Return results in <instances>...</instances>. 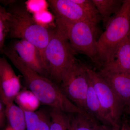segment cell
Listing matches in <instances>:
<instances>
[{"label":"cell","mask_w":130,"mask_h":130,"mask_svg":"<svg viewBox=\"0 0 130 130\" xmlns=\"http://www.w3.org/2000/svg\"><path fill=\"white\" fill-rule=\"evenodd\" d=\"M9 16V13L7 10L0 13V53L1 54L5 46V40L7 38V20Z\"/></svg>","instance_id":"21"},{"label":"cell","mask_w":130,"mask_h":130,"mask_svg":"<svg viewBox=\"0 0 130 130\" xmlns=\"http://www.w3.org/2000/svg\"><path fill=\"white\" fill-rule=\"evenodd\" d=\"M1 53L4 54L20 72L27 88L41 103L67 114L88 115L73 103L57 84L36 72L24 63L9 45L5 46Z\"/></svg>","instance_id":"1"},{"label":"cell","mask_w":130,"mask_h":130,"mask_svg":"<svg viewBox=\"0 0 130 130\" xmlns=\"http://www.w3.org/2000/svg\"><path fill=\"white\" fill-rule=\"evenodd\" d=\"M5 130H14L12 128H11L10 126H8L7 128L5 129Z\"/></svg>","instance_id":"28"},{"label":"cell","mask_w":130,"mask_h":130,"mask_svg":"<svg viewBox=\"0 0 130 130\" xmlns=\"http://www.w3.org/2000/svg\"><path fill=\"white\" fill-rule=\"evenodd\" d=\"M8 5L7 38L30 42L39 50L44 60V50L53 30L37 23L23 3L10 2Z\"/></svg>","instance_id":"2"},{"label":"cell","mask_w":130,"mask_h":130,"mask_svg":"<svg viewBox=\"0 0 130 130\" xmlns=\"http://www.w3.org/2000/svg\"><path fill=\"white\" fill-rule=\"evenodd\" d=\"M119 130H130V124L128 121L125 120L122 122Z\"/></svg>","instance_id":"25"},{"label":"cell","mask_w":130,"mask_h":130,"mask_svg":"<svg viewBox=\"0 0 130 130\" xmlns=\"http://www.w3.org/2000/svg\"><path fill=\"white\" fill-rule=\"evenodd\" d=\"M97 8L103 25L106 27L112 17L119 11L123 1L92 0Z\"/></svg>","instance_id":"15"},{"label":"cell","mask_w":130,"mask_h":130,"mask_svg":"<svg viewBox=\"0 0 130 130\" xmlns=\"http://www.w3.org/2000/svg\"><path fill=\"white\" fill-rule=\"evenodd\" d=\"M72 130V127H71V130Z\"/></svg>","instance_id":"29"},{"label":"cell","mask_w":130,"mask_h":130,"mask_svg":"<svg viewBox=\"0 0 130 130\" xmlns=\"http://www.w3.org/2000/svg\"><path fill=\"white\" fill-rule=\"evenodd\" d=\"M89 80L88 75L84 65L77 61L63 74L59 85L67 97L86 113V100Z\"/></svg>","instance_id":"7"},{"label":"cell","mask_w":130,"mask_h":130,"mask_svg":"<svg viewBox=\"0 0 130 130\" xmlns=\"http://www.w3.org/2000/svg\"><path fill=\"white\" fill-rule=\"evenodd\" d=\"M14 101L25 111L35 112L40 106V101L29 90H20L16 95Z\"/></svg>","instance_id":"16"},{"label":"cell","mask_w":130,"mask_h":130,"mask_svg":"<svg viewBox=\"0 0 130 130\" xmlns=\"http://www.w3.org/2000/svg\"><path fill=\"white\" fill-rule=\"evenodd\" d=\"M120 128H115L111 126L105 125H99L97 130H119Z\"/></svg>","instance_id":"24"},{"label":"cell","mask_w":130,"mask_h":130,"mask_svg":"<svg viewBox=\"0 0 130 130\" xmlns=\"http://www.w3.org/2000/svg\"><path fill=\"white\" fill-rule=\"evenodd\" d=\"M40 114V130H50L51 118L49 114L43 110L39 111Z\"/></svg>","instance_id":"22"},{"label":"cell","mask_w":130,"mask_h":130,"mask_svg":"<svg viewBox=\"0 0 130 130\" xmlns=\"http://www.w3.org/2000/svg\"><path fill=\"white\" fill-rule=\"evenodd\" d=\"M98 40L97 64L101 69L112 59L117 48L130 33V0L123 1Z\"/></svg>","instance_id":"3"},{"label":"cell","mask_w":130,"mask_h":130,"mask_svg":"<svg viewBox=\"0 0 130 130\" xmlns=\"http://www.w3.org/2000/svg\"><path fill=\"white\" fill-rule=\"evenodd\" d=\"M98 73L126 105L130 98V73L110 72L103 69Z\"/></svg>","instance_id":"11"},{"label":"cell","mask_w":130,"mask_h":130,"mask_svg":"<svg viewBox=\"0 0 130 130\" xmlns=\"http://www.w3.org/2000/svg\"><path fill=\"white\" fill-rule=\"evenodd\" d=\"M5 11H6V9L0 5V13Z\"/></svg>","instance_id":"27"},{"label":"cell","mask_w":130,"mask_h":130,"mask_svg":"<svg viewBox=\"0 0 130 130\" xmlns=\"http://www.w3.org/2000/svg\"><path fill=\"white\" fill-rule=\"evenodd\" d=\"M72 118V130H97L100 124L98 121L88 115L75 114Z\"/></svg>","instance_id":"18"},{"label":"cell","mask_w":130,"mask_h":130,"mask_svg":"<svg viewBox=\"0 0 130 130\" xmlns=\"http://www.w3.org/2000/svg\"><path fill=\"white\" fill-rule=\"evenodd\" d=\"M76 53L60 30L57 28L53 30L44 50V60L48 77L59 86L63 74L76 62Z\"/></svg>","instance_id":"4"},{"label":"cell","mask_w":130,"mask_h":130,"mask_svg":"<svg viewBox=\"0 0 130 130\" xmlns=\"http://www.w3.org/2000/svg\"><path fill=\"white\" fill-rule=\"evenodd\" d=\"M0 53V101L5 106L14 102L16 95L20 91L19 78L12 66Z\"/></svg>","instance_id":"8"},{"label":"cell","mask_w":130,"mask_h":130,"mask_svg":"<svg viewBox=\"0 0 130 130\" xmlns=\"http://www.w3.org/2000/svg\"><path fill=\"white\" fill-rule=\"evenodd\" d=\"M102 69L112 72L130 73V33L119 45L112 60Z\"/></svg>","instance_id":"12"},{"label":"cell","mask_w":130,"mask_h":130,"mask_svg":"<svg viewBox=\"0 0 130 130\" xmlns=\"http://www.w3.org/2000/svg\"><path fill=\"white\" fill-rule=\"evenodd\" d=\"M56 28L66 38L76 53L84 54L97 64L98 25L84 21L56 18Z\"/></svg>","instance_id":"5"},{"label":"cell","mask_w":130,"mask_h":130,"mask_svg":"<svg viewBox=\"0 0 130 130\" xmlns=\"http://www.w3.org/2000/svg\"><path fill=\"white\" fill-rule=\"evenodd\" d=\"M48 3L56 18L71 21H86L98 25L73 0H50Z\"/></svg>","instance_id":"10"},{"label":"cell","mask_w":130,"mask_h":130,"mask_svg":"<svg viewBox=\"0 0 130 130\" xmlns=\"http://www.w3.org/2000/svg\"><path fill=\"white\" fill-rule=\"evenodd\" d=\"M6 120L5 114V106L0 101V130L4 127Z\"/></svg>","instance_id":"23"},{"label":"cell","mask_w":130,"mask_h":130,"mask_svg":"<svg viewBox=\"0 0 130 130\" xmlns=\"http://www.w3.org/2000/svg\"><path fill=\"white\" fill-rule=\"evenodd\" d=\"M51 118L50 130H70L72 118L60 110L51 108L49 111Z\"/></svg>","instance_id":"17"},{"label":"cell","mask_w":130,"mask_h":130,"mask_svg":"<svg viewBox=\"0 0 130 130\" xmlns=\"http://www.w3.org/2000/svg\"><path fill=\"white\" fill-rule=\"evenodd\" d=\"M79 5L84 11L97 24L101 20V17L95 5L92 0H73Z\"/></svg>","instance_id":"19"},{"label":"cell","mask_w":130,"mask_h":130,"mask_svg":"<svg viewBox=\"0 0 130 130\" xmlns=\"http://www.w3.org/2000/svg\"><path fill=\"white\" fill-rule=\"evenodd\" d=\"M26 130H40V114L39 111H24Z\"/></svg>","instance_id":"20"},{"label":"cell","mask_w":130,"mask_h":130,"mask_svg":"<svg viewBox=\"0 0 130 130\" xmlns=\"http://www.w3.org/2000/svg\"><path fill=\"white\" fill-rule=\"evenodd\" d=\"M125 109L126 110L128 113L130 114V98L125 105Z\"/></svg>","instance_id":"26"},{"label":"cell","mask_w":130,"mask_h":130,"mask_svg":"<svg viewBox=\"0 0 130 130\" xmlns=\"http://www.w3.org/2000/svg\"><path fill=\"white\" fill-rule=\"evenodd\" d=\"M89 78L88 90L86 100V113L102 124L112 126L102 108L89 77Z\"/></svg>","instance_id":"13"},{"label":"cell","mask_w":130,"mask_h":130,"mask_svg":"<svg viewBox=\"0 0 130 130\" xmlns=\"http://www.w3.org/2000/svg\"><path fill=\"white\" fill-rule=\"evenodd\" d=\"M5 114L11 128L14 130H26L24 111L14 102L5 106Z\"/></svg>","instance_id":"14"},{"label":"cell","mask_w":130,"mask_h":130,"mask_svg":"<svg viewBox=\"0 0 130 130\" xmlns=\"http://www.w3.org/2000/svg\"><path fill=\"white\" fill-rule=\"evenodd\" d=\"M102 108L112 126L120 128L125 105L98 73L84 65Z\"/></svg>","instance_id":"6"},{"label":"cell","mask_w":130,"mask_h":130,"mask_svg":"<svg viewBox=\"0 0 130 130\" xmlns=\"http://www.w3.org/2000/svg\"><path fill=\"white\" fill-rule=\"evenodd\" d=\"M9 45L29 67L39 74L48 78L44 59L35 45L24 40H14Z\"/></svg>","instance_id":"9"}]
</instances>
